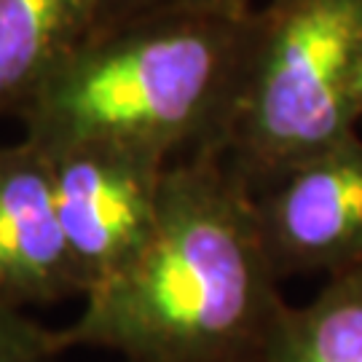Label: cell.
Segmentation results:
<instances>
[{"label":"cell","instance_id":"ba28073f","mask_svg":"<svg viewBox=\"0 0 362 362\" xmlns=\"http://www.w3.org/2000/svg\"><path fill=\"white\" fill-rule=\"evenodd\" d=\"M266 362H362V266L330 274L309 303H287Z\"/></svg>","mask_w":362,"mask_h":362},{"label":"cell","instance_id":"277c9868","mask_svg":"<svg viewBox=\"0 0 362 362\" xmlns=\"http://www.w3.org/2000/svg\"><path fill=\"white\" fill-rule=\"evenodd\" d=\"M46 156L57 212L86 298L151 239L169 164L113 145H65L49 148Z\"/></svg>","mask_w":362,"mask_h":362},{"label":"cell","instance_id":"6da1fadb","mask_svg":"<svg viewBox=\"0 0 362 362\" xmlns=\"http://www.w3.org/2000/svg\"><path fill=\"white\" fill-rule=\"evenodd\" d=\"M255 196L218 151L172 161L151 239L83 309L52 330L127 362H266L287 309Z\"/></svg>","mask_w":362,"mask_h":362},{"label":"cell","instance_id":"8fae6325","mask_svg":"<svg viewBox=\"0 0 362 362\" xmlns=\"http://www.w3.org/2000/svg\"><path fill=\"white\" fill-rule=\"evenodd\" d=\"M354 110H357V116L362 121V49H360V59H357V70H354Z\"/></svg>","mask_w":362,"mask_h":362},{"label":"cell","instance_id":"7a4b0ae2","mask_svg":"<svg viewBox=\"0 0 362 362\" xmlns=\"http://www.w3.org/2000/svg\"><path fill=\"white\" fill-rule=\"evenodd\" d=\"M250 11H167L94 30L22 110L40 148L113 145L158 161L218 151L239 100Z\"/></svg>","mask_w":362,"mask_h":362},{"label":"cell","instance_id":"52a82bcc","mask_svg":"<svg viewBox=\"0 0 362 362\" xmlns=\"http://www.w3.org/2000/svg\"><path fill=\"white\" fill-rule=\"evenodd\" d=\"M100 0H0V118L22 116L97 27Z\"/></svg>","mask_w":362,"mask_h":362},{"label":"cell","instance_id":"5b68a950","mask_svg":"<svg viewBox=\"0 0 362 362\" xmlns=\"http://www.w3.org/2000/svg\"><path fill=\"white\" fill-rule=\"evenodd\" d=\"M252 196L263 242L282 279L362 266L360 132Z\"/></svg>","mask_w":362,"mask_h":362},{"label":"cell","instance_id":"8992f818","mask_svg":"<svg viewBox=\"0 0 362 362\" xmlns=\"http://www.w3.org/2000/svg\"><path fill=\"white\" fill-rule=\"evenodd\" d=\"M83 298L62 231L49 156L33 140L0 145V300L19 309Z\"/></svg>","mask_w":362,"mask_h":362},{"label":"cell","instance_id":"9c48e42d","mask_svg":"<svg viewBox=\"0 0 362 362\" xmlns=\"http://www.w3.org/2000/svg\"><path fill=\"white\" fill-rule=\"evenodd\" d=\"M59 357L49 327L0 300V362H59Z\"/></svg>","mask_w":362,"mask_h":362},{"label":"cell","instance_id":"3957f363","mask_svg":"<svg viewBox=\"0 0 362 362\" xmlns=\"http://www.w3.org/2000/svg\"><path fill=\"white\" fill-rule=\"evenodd\" d=\"M362 0H258L239 100L220 145L252 194L351 134Z\"/></svg>","mask_w":362,"mask_h":362},{"label":"cell","instance_id":"30bf717a","mask_svg":"<svg viewBox=\"0 0 362 362\" xmlns=\"http://www.w3.org/2000/svg\"><path fill=\"white\" fill-rule=\"evenodd\" d=\"M255 6H258V0H100L97 27L94 30L121 25V22L140 19V16H151V13L194 11V8H207V11H250Z\"/></svg>","mask_w":362,"mask_h":362},{"label":"cell","instance_id":"7c38bea8","mask_svg":"<svg viewBox=\"0 0 362 362\" xmlns=\"http://www.w3.org/2000/svg\"><path fill=\"white\" fill-rule=\"evenodd\" d=\"M124 362H127V360H124Z\"/></svg>","mask_w":362,"mask_h":362}]
</instances>
